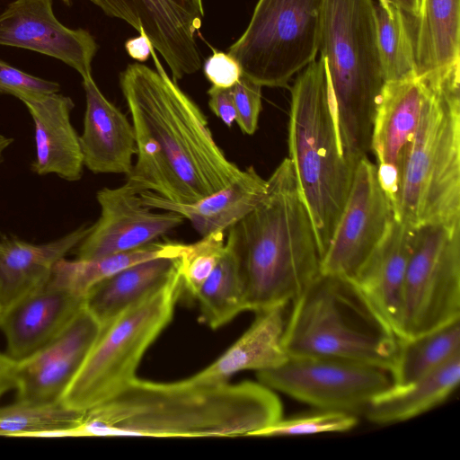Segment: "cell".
I'll return each mask as SVG.
<instances>
[{"label":"cell","mask_w":460,"mask_h":460,"mask_svg":"<svg viewBox=\"0 0 460 460\" xmlns=\"http://www.w3.org/2000/svg\"><path fill=\"white\" fill-rule=\"evenodd\" d=\"M394 217L376 164L367 155L360 158L343 211L321 260V272L354 279Z\"/></svg>","instance_id":"obj_12"},{"label":"cell","mask_w":460,"mask_h":460,"mask_svg":"<svg viewBox=\"0 0 460 460\" xmlns=\"http://www.w3.org/2000/svg\"><path fill=\"white\" fill-rule=\"evenodd\" d=\"M460 354V320L421 335L400 339L391 370L394 385L410 384Z\"/></svg>","instance_id":"obj_29"},{"label":"cell","mask_w":460,"mask_h":460,"mask_svg":"<svg viewBox=\"0 0 460 460\" xmlns=\"http://www.w3.org/2000/svg\"><path fill=\"white\" fill-rule=\"evenodd\" d=\"M459 66L429 74L420 120L403 153L394 217L414 228L460 223Z\"/></svg>","instance_id":"obj_4"},{"label":"cell","mask_w":460,"mask_h":460,"mask_svg":"<svg viewBox=\"0 0 460 460\" xmlns=\"http://www.w3.org/2000/svg\"><path fill=\"white\" fill-rule=\"evenodd\" d=\"M288 357H323L391 372L400 338L353 279L320 272L291 303Z\"/></svg>","instance_id":"obj_6"},{"label":"cell","mask_w":460,"mask_h":460,"mask_svg":"<svg viewBox=\"0 0 460 460\" xmlns=\"http://www.w3.org/2000/svg\"><path fill=\"white\" fill-rule=\"evenodd\" d=\"M85 411L55 402H30L16 400L0 407V436L69 437V429L77 426Z\"/></svg>","instance_id":"obj_31"},{"label":"cell","mask_w":460,"mask_h":460,"mask_svg":"<svg viewBox=\"0 0 460 460\" xmlns=\"http://www.w3.org/2000/svg\"><path fill=\"white\" fill-rule=\"evenodd\" d=\"M101 330V323L84 305L56 338L16 361V400L30 402L61 401Z\"/></svg>","instance_id":"obj_15"},{"label":"cell","mask_w":460,"mask_h":460,"mask_svg":"<svg viewBox=\"0 0 460 460\" xmlns=\"http://www.w3.org/2000/svg\"><path fill=\"white\" fill-rule=\"evenodd\" d=\"M391 0L375 3L377 46L385 82L416 76L412 24Z\"/></svg>","instance_id":"obj_30"},{"label":"cell","mask_w":460,"mask_h":460,"mask_svg":"<svg viewBox=\"0 0 460 460\" xmlns=\"http://www.w3.org/2000/svg\"><path fill=\"white\" fill-rule=\"evenodd\" d=\"M99 219L75 248L76 258L95 259L134 250L154 242L184 222L176 212H153L128 183L96 193Z\"/></svg>","instance_id":"obj_14"},{"label":"cell","mask_w":460,"mask_h":460,"mask_svg":"<svg viewBox=\"0 0 460 460\" xmlns=\"http://www.w3.org/2000/svg\"><path fill=\"white\" fill-rule=\"evenodd\" d=\"M14 139L0 133V164L4 160V151L13 144Z\"/></svg>","instance_id":"obj_42"},{"label":"cell","mask_w":460,"mask_h":460,"mask_svg":"<svg viewBox=\"0 0 460 460\" xmlns=\"http://www.w3.org/2000/svg\"><path fill=\"white\" fill-rule=\"evenodd\" d=\"M212 50L213 54L204 62V74L212 85L231 88L242 75L241 66L228 53Z\"/></svg>","instance_id":"obj_37"},{"label":"cell","mask_w":460,"mask_h":460,"mask_svg":"<svg viewBox=\"0 0 460 460\" xmlns=\"http://www.w3.org/2000/svg\"><path fill=\"white\" fill-rule=\"evenodd\" d=\"M153 48L149 39L143 31L139 33L138 37L129 39L125 43V49L128 55L139 62H145L149 58Z\"/></svg>","instance_id":"obj_39"},{"label":"cell","mask_w":460,"mask_h":460,"mask_svg":"<svg viewBox=\"0 0 460 460\" xmlns=\"http://www.w3.org/2000/svg\"><path fill=\"white\" fill-rule=\"evenodd\" d=\"M259 382L318 410L365 412L371 401L393 385L389 370L323 357H288L257 372Z\"/></svg>","instance_id":"obj_11"},{"label":"cell","mask_w":460,"mask_h":460,"mask_svg":"<svg viewBox=\"0 0 460 460\" xmlns=\"http://www.w3.org/2000/svg\"><path fill=\"white\" fill-rule=\"evenodd\" d=\"M105 14L145 32L169 66L172 79L197 72L201 59L195 33L204 16L202 0H90Z\"/></svg>","instance_id":"obj_13"},{"label":"cell","mask_w":460,"mask_h":460,"mask_svg":"<svg viewBox=\"0 0 460 460\" xmlns=\"http://www.w3.org/2000/svg\"><path fill=\"white\" fill-rule=\"evenodd\" d=\"M276 393L261 383H156L134 378L85 411L70 437L221 438L256 436L282 418Z\"/></svg>","instance_id":"obj_2"},{"label":"cell","mask_w":460,"mask_h":460,"mask_svg":"<svg viewBox=\"0 0 460 460\" xmlns=\"http://www.w3.org/2000/svg\"><path fill=\"white\" fill-rule=\"evenodd\" d=\"M226 232L245 311L288 305L321 272L315 234L289 158L267 180L261 203Z\"/></svg>","instance_id":"obj_3"},{"label":"cell","mask_w":460,"mask_h":460,"mask_svg":"<svg viewBox=\"0 0 460 460\" xmlns=\"http://www.w3.org/2000/svg\"><path fill=\"white\" fill-rule=\"evenodd\" d=\"M224 249L225 232L213 233L188 243L186 251L178 261L183 291L195 297L220 260Z\"/></svg>","instance_id":"obj_33"},{"label":"cell","mask_w":460,"mask_h":460,"mask_svg":"<svg viewBox=\"0 0 460 460\" xmlns=\"http://www.w3.org/2000/svg\"><path fill=\"white\" fill-rule=\"evenodd\" d=\"M0 45L38 52L74 68L84 79L92 76L98 45L84 29L62 24L52 0H13L0 13Z\"/></svg>","instance_id":"obj_16"},{"label":"cell","mask_w":460,"mask_h":460,"mask_svg":"<svg viewBox=\"0 0 460 460\" xmlns=\"http://www.w3.org/2000/svg\"><path fill=\"white\" fill-rule=\"evenodd\" d=\"M194 298L199 302L203 322L212 329L225 325L245 311L237 261L226 242L220 260Z\"/></svg>","instance_id":"obj_32"},{"label":"cell","mask_w":460,"mask_h":460,"mask_svg":"<svg viewBox=\"0 0 460 460\" xmlns=\"http://www.w3.org/2000/svg\"><path fill=\"white\" fill-rule=\"evenodd\" d=\"M86 107L80 137L84 165L93 173H123L137 148L133 125L106 99L93 77L84 79Z\"/></svg>","instance_id":"obj_20"},{"label":"cell","mask_w":460,"mask_h":460,"mask_svg":"<svg viewBox=\"0 0 460 460\" xmlns=\"http://www.w3.org/2000/svg\"><path fill=\"white\" fill-rule=\"evenodd\" d=\"M286 308L277 305L256 313L250 328L224 354L188 379L202 384L223 383L239 371L260 372L282 364L288 358L283 342Z\"/></svg>","instance_id":"obj_24"},{"label":"cell","mask_w":460,"mask_h":460,"mask_svg":"<svg viewBox=\"0 0 460 460\" xmlns=\"http://www.w3.org/2000/svg\"><path fill=\"white\" fill-rule=\"evenodd\" d=\"M414 230L394 217L382 240L353 279L396 334Z\"/></svg>","instance_id":"obj_23"},{"label":"cell","mask_w":460,"mask_h":460,"mask_svg":"<svg viewBox=\"0 0 460 460\" xmlns=\"http://www.w3.org/2000/svg\"><path fill=\"white\" fill-rule=\"evenodd\" d=\"M15 365V360L0 352V399L6 392L14 389Z\"/></svg>","instance_id":"obj_40"},{"label":"cell","mask_w":460,"mask_h":460,"mask_svg":"<svg viewBox=\"0 0 460 460\" xmlns=\"http://www.w3.org/2000/svg\"><path fill=\"white\" fill-rule=\"evenodd\" d=\"M59 90L58 83L30 75L0 59V94L21 100L31 95L58 93Z\"/></svg>","instance_id":"obj_36"},{"label":"cell","mask_w":460,"mask_h":460,"mask_svg":"<svg viewBox=\"0 0 460 460\" xmlns=\"http://www.w3.org/2000/svg\"><path fill=\"white\" fill-rule=\"evenodd\" d=\"M266 191L267 180L249 166L228 186L193 203L173 202L153 191L139 197L146 207L181 214L204 237L237 224L261 203Z\"/></svg>","instance_id":"obj_22"},{"label":"cell","mask_w":460,"mask_h":460,"mask_svg":"<svg viewBox=\"0 0 460 460\" xmlns=\"http://www.w3.org/2000/svg\"><path fill=\"white\" fill-rule=\"evenodd\" d=\"M177 258L159 257L127 267L93 286L84 305L104 325L124 309L163 284L175 270Z\"/></svg>","instance_id":"obj_27"},{"label":"cell","mask_w":460,"mask_h":460,"mask_svg":"<svg viewBox=\"0 0 460 460\" xmlns=\"http://www.w3.org/2000/svg\"><path fill=\"white\" fill-rule=\"evenodd\" d=\"M460 320V223L414 230L397 335L413 338Z\"/></svg>","instance_id":"obj_10"},{"label":"cell","mask_w":460,"mask_h":460,"mask_svg":"<svg viewBox=\"0 0 460 460\" xmlns=\"http://www.w3.org/2000/svg\"><path fill=\"white\" fill-rule=\"evenodd\" d=\"M261 87L243 73L231 87L236 111L235 122L244 134L252 135L257 130L262 108Z\"/></svg>","instance_id":"obj_35"},{"label":"cell","mask_w":460,"mask_h":460,"mask_svg":"<svg viewBox=\"0 0 460 460\" xmlns=\"http://www.w3.org/2000/svg\"><path fill=\"white\" fill-rule=\"evenodd\" d=\"M34 125L35 159L31 171L38 175L56 174L67 181L83 176L80 137L71 122L73 100L58 93L31 95L20 100Z\"/></svg>","instance_id":"obj_19"},{"label":"cell","mask_w":460,"mask_h":460,"mask_svg":"<svg viewBox=\"0 0 460 460\" xmlns=\"http://www.w3.org/2000/svg\"><path fill=\"white\" fill-rule=\"evenodd\" d=\"M182 292L177 262L163 284L102 326L61 402L87 411L121 392L137 377L144 354L172 319Z\"/></svg>","instance_id":"obj_8"},{"label":"cell","mask_w":460,"mask_h":460,"mask_svg":"<svg viewBox=\"0 0 460 460\" xmlns=\"http://www.w3.org/2000/svg\"><path fill=\"white\" fill-rule=\"evenodd\" d=\"M320 55L325 59L342 155L354 165L370 150L385 77L373 0H323Z\"/></svg>","instance_id":"obj_7"},{"label":"cell","mask_w":460,"mask_h":460,"mask_svg":"<svg viewBox=\"0 0 460 460\" xmlns=\"http://www.w3.org/2000/svg\"><path fill=\"white\" fill-rule=\"evenodd\" d=\"M2 314H3V312L0 309V322H1Z\"/></svg>","instance_id":"obj_43"},{"label":"cell","mask_w":460,"mask_h":460,"mask_svg":"<svg viewBox=\"0 0 460 460\" xmlns=\"http://www.w3.org/2000/svg\"><path fill=\"white\" fill-rule=\"evenodd\" d=\"M187 245L176 242H152L134 250L101 258L67 260L64 257L55 264L50 280L85 298L93 286L118 271L151 259L180 257Z\"/></svg>","instance_id":"obj_28"},{"label":"cell","mask_w":460,"mask_h":460,"mask_svg":"<svg viewBox=\"0 0 460 460\" xmlns=\"http://www.w3.org/2000/svg\"><path fill=\"white\" fill-rule=\"evenodd\" d=\"M460 381V354L426 376L403 385H392L367 407V419L392 424L417 417L442 403Z\"/></svg>","instance_id":"obj_25"},{"label":"cell","mask_w":460,"mask_h":460,"mask_svg":"<svg viewBox=\"0 0 460 460\" xmlns=\"http://www.w3.org/2000/svg\"><path fill=\"white\" fill-rule=\"evenodd\" d=\"M323 0H258L228 49L242 73L261 86L287 87L319 51Z\"/></svg>","instance_id":"obj_9"},{"label":"cell","mask_w":460,"mask_h":460,"mask_svg":"<svg viewBox=\"0 0 460 460\" xmlns=\"http://www.w3.org/2000/svg\"><path fill=\"white\" fill-rule=\"evenodd\" d=\"M84 305V297L50 279L3 313L7 355L19 361L56 338Z\"/></svg>","instance_id":"obj_18"},{"label":"cell","mask_w":460,"mask_h":460,"mask_svg":"<svg viewBox=\"0 0 460 460\" xmlns=\"http://www.w3.org/2000/svg\"><path fill=\"white\" fill-rule=\"evenodd\" d=\"M62 1H64V2H66V3H68V2H69V0H62Z\"/></svg>","instance_id":"obj_44"},{"label":"cell","mask_w":460,"mask_h":460,"mask_svg":"<svg viewBox=\"0 0 460 460\" xmlns=\"http://www.w3.org/2000/svg\"><path fill=\"white\" fill-rule=\"evenodd\" d=\"M358 423L356 414L328 410L279 419L272 425L259 431V437H284L321 433L345 432Z\"/></svg>","instance_id":"obj_34"},{"label":"cell","mask_w":460,"mask_h":460,"mask_svg":"<svg viewBox=\"0 0 460 460\" xmlns=\"http://www.w3.org/2000/svg\"><path fill=\"white\" fill-rule=\"evenodd\" d=\"M210 110L226 126L231 127L236 119V111L231 88H222L212 85L208 90Z\"/></svg>","instance_id":"obj_38"},{"label":"cell","mask_w":460,"mask_h":460,"mask_svg":"<svg viewBox=\"0 0 460 460\" xmlns=\"http://www.w3.org/2000/svg\"><path fill=\"white\" fill-rule=\"evenodd\" d=\"M290 92L288 158L322 260L343 211L356 165L341 152L323 56L298 73Z\"/></svg>","instance_id":"obj_5"},{"label":"cell","mask_w":460,"mask_h":460,"mask_svg":"<svg viewBox=\"0 0 460 460\" xmlns=\"http://www.w3.org/2000/svg\"><path fill=\"white\" fill-rule=\"evenodd\" d=\"M83 225L50 242L32 243L15 236L0 240V309L4 313L46 285L55 264L89 233Z\"/></svg>","instance_id":"obj_21"},{"label":"cell","mask_w":460,"mask_h":460,"mask_svg":"<svg viewBox=\"0 0 460 460\" xmlns=\"http://www.w3.org/2000/svg\"><path fill=\"white\" fill-rule=\"evenodd\" d=\"M429 81L427 74L385 82L376 108L370 150L376 155L377 177L393 211L403 153L417 128Z\"/></svg>","instance_id":"obj_17"},{"label":"cell","mask_w":460,"mask_h":460,"mask_svg":"<svg viewBox=\"0 0 460 460\" xmlns=\"http://www.w3.org/2000/svg\"><path fill=\"white\" fill-rule=\"evenodd\" d=\"M155 50V69L133 63L119 75L137 148L125 182L138 194L153 191L190 204L228 186L243 170L227 159L201 109L167 75Z\"/></svg>","instance_id":"obj_1"},{"label":"cell","mask_w":460,"mask_h":460,"mask_svg":"<svg viewBox=\"0 0 460 460\" xmlns=\"http://www.w3.org/2000/svg\"><path fill=\"white\" fill-rule=\"evenodd\" d=\"M412 20L417 75L460 63V0H420Z\"/></svg>","instance_id":"obj_26"},{"label":"cell","mask_w":460,"mask_h":460,"mask_svg":"<svg viewBox=\"0 0 460 460\" xmlns=\"http://www.w3.org/2000/svg\"><path fill=\"white\" fill-rule=\"evenodd\" d=\"M406 15L415 18L419 12L420 0H391Z\"/></svg>","instance_id":"obj_41"}]
</instances>
